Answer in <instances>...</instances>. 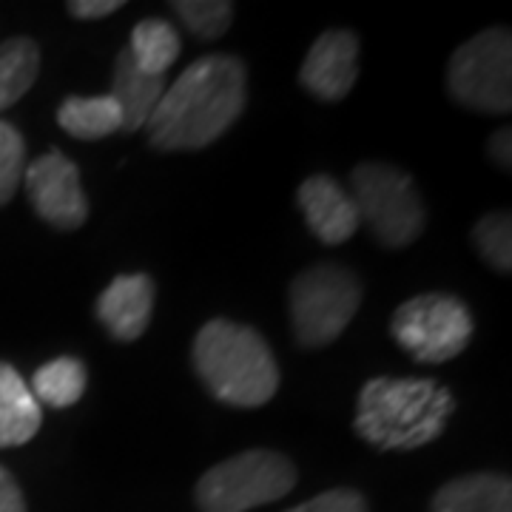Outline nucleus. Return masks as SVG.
<instances>
[{"label":"nucleus","instance_id":"nucleus-9","mask_svg":"<svg viewBox=\"0 0 512 512\" xmlns=\"http://www.w3.org/2000/svg\"><path fill=\"white\" fill-rule=\"evenodd\" d=\"M26 191L37 217L60 231H74L89 217L80 168L60 151H46L23 171Z\"/></svg>","mask_w":512,"mask_h":512},{"label":"nucleus","instance_id":"nucleus-25","mask_svg":"<svg viewBox=\"0 0 512 512\" xmlns=\"http://www.w3.org/2000/svg\"><path fill=\"white\" fill-rule=\"evenodd\" d=\"M0 512H26L18 481L6 467H0Z\"/></svg>","mask_w":512,"mask_h":512},{"label":"nucleus","instance_id":"nucleus-11","mask_svg":"<svg viewBox=\"0 0 512 512\" xmlns=\"http://www.w3.org/2000/svg\"><path fill=\"white\" fill-rule=\"evenodd\" d=\"M296 202L308 220V228L313 237L325 245H342L348 242L359 225V208L350 197V191L342 188L339 180H333L330 174H313L296 191Z\"/></svg>","mask_w":512,"mask_h":512},{"label":"nucleus","instance_id":"nucleus-5","mask_svg":"<svg viewBox=\"0 0 512 512\" xmlns=\"http://www.w3.org/2000/svg\"><path fill=\"white\" fill-rule=\"evenodd\" d=\"M362 305V282L345 265H316L291 282V325L302 348H325L342 336Z\"/></svg>","mask_w":512,"mask_h":512},{"label":"nucleus","instance_id":"nucleus-13","mask_svg":"<svg viewBox=\"0 0 512 512\" xmlns=\"http://www.w3.org/2000/svg\"><path fill=\"white\" fill-rule=\"evenodd\" d=\"M165 92V77L146 74L128 55L126 49L114 60V77H111V100L120 106L123 128L120 131H137L146 128L151 114L157 109Z\"/></svg>","mask_w":512,"mask_h":512},{"label":"nucleus","instance_id":"nucleus-3","mask_svg":"<svg viewBox=\"0 0 512 512\" xmlns=\"http://www.w3.org/2000/svg\"><path fill=\"white\" fill-rule=\"evenodd\" d=\"M194 367L211 396L231 407H262L279 390L268 342L248 325L211 319L194 339Z\"/></svg>","mask_w":512,"mask_h":512},{"label":"nucleus","instance_id":"nucleus-18","mask_svg":"<svg viewBox=\"0 0 512 512\" xmlns=\"http://www.w3.org/2000/svg\"><path fill=\"white\" fill-rule=\"evenodd\" d=\"M86 384H89V370L77 356H57L43 367H37L29 390L37 402L63 410V407H72L83 399Z\"/></svg>","mask_w":512,"mask_h":512},{"label":"nucleus","instance_id":"nucleus-12","mask_svg":"<svg viewBox=\"0 0 512 512\" xmlns=\"http://www.w3.org/2000/svg\"><path fill=\"white\" fill-rule=\"evenodd\" d=\"M154 279L146 274L114 276L97 296V319L120 342H134L146 333L154 313Z\"/></svg>","mask_w":512,"mask_h":512},{"label":"nucleus","instance_id":"nucleus-10","mask_svg":"<svg viewBox=\"0 0 512 512\" xmlns=\"http://www.w3.org/2000/svg\"><path fill=\"white\" fill-rule=\"evenodd\" d=\"M299 80L325 103L348 97L359 80V37L348 29H330L316 37L299 69Z\"/></svg>","mask_w":512,"mask_h":512},{"label":"nucleus","instance_id":"nucleus-2","mask_svg":"<svg viewBox=\"0 0 512 512\" xmlns=\"http://www.w3.org/2000/svg\"><path fill=\"white\" fill-rule=\"evenodd\" d=\"M453 413L456 396L444 384L376 376L359 390L353 427L376 450H419L439 439Z\"/></svg>","mask_w":512,"mask_h":512},{"label":"nucleus","instance_id":"nucleus-4","mask_svg":"<svg viewBox=\"0 0 512 512\" xmlns=\"http://www.w3.org/2000/svg\"><path fill=\"white\" fill-rule=\"evenodd\" d=\"M299 481L293 461L276 450H245L220 461L197 481L202 512H251L279 501Z\"/></svg>","mask_w":512,"mask_h":512},{"label":"nucleus","instance_id":"nucleus-7","mask_svg":"<svg viewBox=\"0 0 512 512\" xmlns=\"http://www.w3.org/2000/svg\"><path fill=\"white\" fill-rule=\"evenodd\" d=\"M473 313L453 293H419L402 302L390 333L419 365H441L456 359L473 339Z\"/></svg>","mask_w":512,"mask_h":512},{"label":"nucleus","instance_id":"nucleus-14","mask_svg":"<svg viewBox=\"0 0 512 512\" xmlns=\"http://www.w3.org/2000/svg\"><path fill=\"white\" fill-rule=\"evenodd\" d=\"M430 512H512V484L498 473H473L447 481Z\"/></svg>","mask_w":512,"mask_h":512},{"label":"nucleus","instance_id":"nucleus-17","mask_svg":"<svg viewBox=\"0 0 512 512\" xmlns=\"http://www.w3.org/2000/svg\"><path fill=\"white\" fill-rule=\"evenodd\" d=\"M126 52L143 72L163 77L183 52V40L168 20L146 18L134 26Z\"/></svg>","mask_w":512,"mask_h":512},{"label":"nucleus","instance_id":"nucleus-19","mask_svg":"<svg viewBox=\"0 0 512 512\" xmlns=\"http://www.w3.org/2000/svg\"><path fill=\"white\" fill-rule=\"evenodd\" d=\"M40 74V46L29 37L0 43V111L12 109L35 86Z\"/></svg>","mask_w":512,"mask_h":512},{"label":"nucleus","instance_id":"nucleus-16","mask_svg":"<svg viewBox=\"0 0 512 512\" xmlns=\"http://www.w3.org/2000/svg\"><path fill=\"white\" fill-rule=\"evenodd\" d=\"M57 123L77 140H103L123 128V114L109 94L66 97L57 109Z\"/></svg>","mask_w":512,"mask_h":512},{"label":"nucleus","instance_id":"nucleus-20","mask_svg":"<svg viewBox=\"0 0 512 512\" xmlns=\"http://www.w3.org/2000/svg\"><path fill=\"white\" fill-rule=\"evenodd\" d=\"M183 26L200 40H217L234 23V3L228 0H177L171 3Z\"/></svg>","mask_w":512,"mask_h":512},{"label":"nucleus","instance_id":"nucleus-21","mask_svg":"<svg viewBox=\"0 0 512 512\" xmlns=\"http://www.w3.org/2000/svg\"><path fill=\"white\" fill-rule=\"evenodd\" d=\"M473 242L478 254L484 256L495 271L510 274L512 271V220L507 211L487 214L484 220L473 228Z\"/></svg>","mask_w":512,"mask_h":512},{"label":"nucleus","instance_id":"nucleus-24","mask_svg":"<svg viewBox=\"0 0 512 512\" xmlns=\"http://www.w3.org/2000/svg\"><path fill=\"white\" fill-rule=\"evenodd\" d=\"M123 9V0H72L69 15L77 20H100Z\"/></svg>","mask_w":512,"mask_h":512},{"label":"nucleus","instance_id":"nucleus-1","mask_svg":"<svg viewBox=\"0 0 512 512\" xmlns=\"http://www.w3.org/2000/svg\"><path fill=\"white\" fill-rule=\"evenodd\" d=\"M248 100V72L237 55H205L185 66L146 123L157 151H197L217 143Z\"/></svg>","mask_w":512,"mask_h":512},{"label":"nucleus","instance_id":"nucleus-26","mask_svg":"<svg viewBox=\"0 0 512 512\" xmlns=\"http://www.w3.org/2000/svg\"><path fill=\"white\" fill-rule=\"evenodd\" d=\"M512 134L510 128H501V131H495L493 140H490V157H493V163L498 165V168H510L512 165Z\"/></svg>","mask_w":512,"mask_h":512},{"label":"nucleus","instance_id":"nucleus-15","mask_svg":"<svg viewBox=\"0 0 512 512\" xmlns=\"http://www.w3.org/2000/svg\"><path fill=\"white\" fill-rule=\"evenodd\" d=\"M43 424L40 402L18 370L0 362V450L20 447L37 436Z\"/></svg>","mask_w":512,"mask_h":512},{"label":"nucleus","instance_id":"nucleus-23","mask_svg":"<svg viewBox=\"0 0 512 512\" xmlns=\"http://www.w3.org/2000/svg\"><path fill=\"white\" fill-rule=\"evenodd\" d=\"M288 512H367V501L365 495H359L356 490L339 487V490H328V493L316 495V498Z\"/></svg>","mask_w":512,"mask_h":512},{"label":"nucleus","instance_id":"nucleus-22","mask_svg":"<svg viewBox=\"0 0 512 512\" xmlns=\"http://www.w3.org/2000/svg\"><path fill=\"white\" fill-rule=\"evenodd\" d=\"M26 171V143L12 123L0 120V205L18 194V185Z\"/></svg>","mask_w":512,"mask_h":512},{"label":"nucleus","instance_id":"nucleus-6","mask_svg":"<svg viewBox=\"0 0 512 512\" xmlns=\"http://www.w3.org/2000/svg\"><path fill=\"white\" fill-rule=\"evenodd\" d=\"M350 183L359 217L384 248H404L421 237L427 211L410 174L396 165L362 163L353 168Z\"/></svg>","mask_w":512,"mask_h":512},{"label":"nucleus","instance_id":"nucleus-8","mask_svg":"<svg viewBox=\"0 0 512 512\" xmlns=\"http://www.w3.org/2000/svg\"><path fill=\"white\" fill-rule=\"evenodd\" d=\"M447 89L467 109L507 114L512 109L510 29H487L461 43L447 66Z\"/></svg>","mask_w":512,"mask_h":512}]
</instances>
